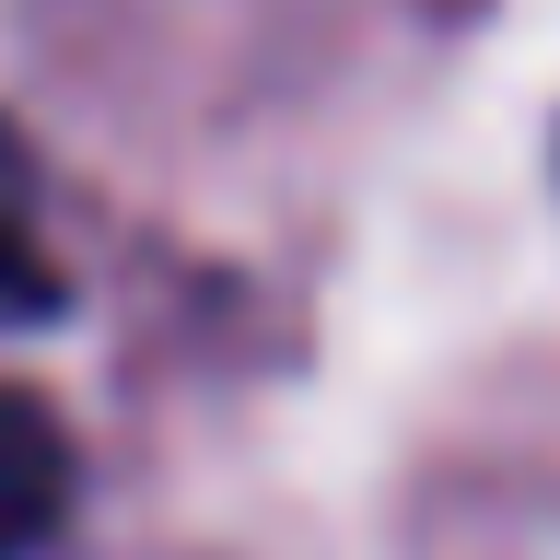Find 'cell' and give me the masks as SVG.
<instances>
[{
    "label": "cell",
    "instance_id": "1",
    "mask_svg": "<svg viewBox=\"0 0 560 560\" xmlns=\"http://www.w3.org/2000/svg\"><path fill=\"white\" fill-rule=\"evenodd\" d=\"M70 514V432L35 385H0V560H35Z\"/></svg>",
    "mask_w": 560,
    "mask_h": 560
}]
</instances>
